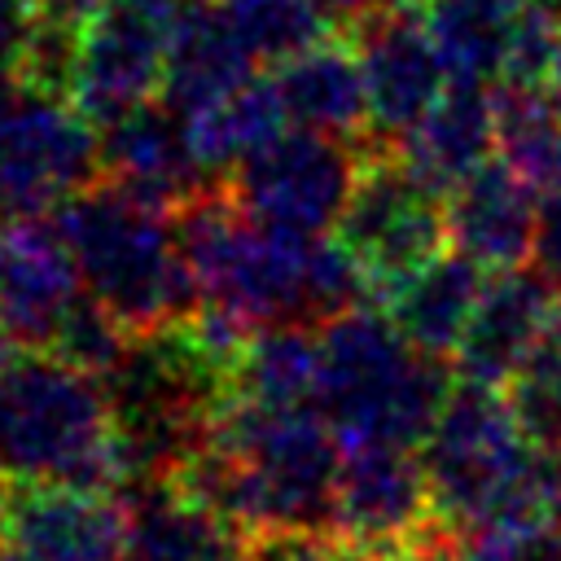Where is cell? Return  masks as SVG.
Here are the masks:
<instances>
[{
	"instance_id": "6da1fadb",
	"label": "cell",
	"mask_w": 561,
	"mask_h": 561,
	"mask_svg": "<svg viewBox=\"0 0 561 561\" xmlns=\"http://www.w3.org/2000/svg\"><path fill=\"white\" fill-rule=\"evenodd\" d=\"M175 224L197 285V311L245 337L272 324H324L373 298L359 259L337 232L259 224L232 193H197L180 206Z\"/></svg>"
},
{
	"instance_id": "7a4b0ae2",
	"label": "cell",
	"mask_w": 561,
	"mask_h": 561,
	"mask_svg": "<svg viewBox=\"0 0 561 561\" xmlns=\"http://www.w3.org/2000/svg\"><path fill=\"white\" fill-rule=\"evenodd\" d=\"M342 438L316 403L276 408L224 394L202 443L171 482L224 513L250 539L329 535Z\"/></svg>"
},
{
	"instance_id": "3957f363",
	"label": "cell",
	"mask_w": 561,
	"mask_h": 561,
	"mask_svg": "<svg viewBox=\"0 0 561 561\" xmlns=\"http://www.w3.org/2000/svg\"><path fill=\"white\" fill-rule=\"evenodd\" d=\"M517 421L500 386L456 381L421 443L443 530L469 535L557 508L552 460Z\"/></svg>"
},
{
	"instance_id": "277c9868",
	"label": "cell",
	"mask_w": 561,
	"mask_h": 561,
	"mask_svg": "<svg viewBox=\"0 0 561 561\" xmlns=\"http://www.w3.org/2000/svg\"><path fill=\"white\" fill-rule=\"evenodd\" d=\"M57 228L75 254L88 298H96L136 337L171 329L197 311L193 267L175 210L92 180L57 210Z\"/></svg>"
},
{
	"instance_id": "5b68a950",
	"label": "cell",
	"mask_w": 561,
	"mask_h": 561,
	"mask_svg": "<svg viewBox=\"0 0 561 561\" xmlns=\"http://www.w3.org/2000/svg\"><path fill=\"white\" fill-rule=\"evenodd\" d=\"M0 482L118 491L127 460L96 373L53 355H18L0 377Z\"/></svg>"
},
{
	"instance_id": "8992f818",
	"label": "cell",
	"mask_w": 561,
	"mask_h": 561,
	"mask_svg": "<svg viewBox=\"0 0 561 561\" xmlns=\"http://www.w3.org/2000/svg\"><path fill=\"white\" fill-rule=\"evenodd\" d=\"M451 386L443 359L412 346L386 307H351L320 324L316 408L342 443L421 447Z\"/></svg>"
},
{
	"instance_id": "52a82bcc",
	"label": "cell",
	"mask_w": 561,
	"mask_h": 561,
	"mask_svg": "<svg viewBox=\"0 0 561 561\" xmlns=\"http://www.w3.org/2000/svg\"><path fill=\"white\" fill-rule=\"evenodd\" d=\"M96 171L101 131L79 101L26 70L0 75V210H61Z\"/></svg>"
},
{
	"instance_id": "ba28073f",
	"label": "cell",
	"mask_w": 561,
	"mask_h": 561,
	"mask_svg": "<svg viewBox=\"0 0 561 561\" xmlns=\"http://www.w3.org/2000/svg\"><path fill=\"white\" fill-rule=\"evenodd\" d=\"M421 451L403 443H342L329 539L377 561H412L443 539Z\"/></svg>"
},
{
	"instance_id": "9c48e42d",
	"label": "cell",
	"mask_w": 561,
	"mask_h": 561,
	"mask_svg": "<svg viewBox=\"0 0 561 561\" xmlns=\"http://www.w3.org/2000/svg\"><path fill=\"white\" fill-rule=\"evenodd\" d=\"M364 158L368 153H355L346 136L285 127L228 175V193L259 224L285 232H333Z\"/></svg>"
},
{
	"instance_id": "30bf717a",
	"label": "cell",
	"mask_w": 561,
	"mask_h": 561,
	"mask_svg": "<svg viewBox=\"0 0 561 561\" xmlns=\"http://www.w3.org/2000/svg\"><path fill=\"white\" fill-rule=\"evenodd\" d=\"M342 245L359 259L373 298L399 285L408 272L430 263L447 241L443 193H434L421 175L403 167V158L368 153L351 202L333 228Z\"/></svg>"
},
{
	"instance_id": "8fae6325",
	"label": "cell",
	"mask_w": 561,
	"mask_h": 561,
	"mask_svg": "<svg viewBox=\"0 0 561 561\" xmlns=\"http://www.w3.org/2000/svg\"><path fill=\"white\" fill-rule=\"evenodd\" d=\"M184 0H110L75 31L70 96L101 127L162 92Z\"/></svg>"
},
{
	"instance_id": "7c38bea8",
	"label": "cell",
	"mask_w": 561,
	"mask_h": 561,
	"mask_svg": "<svg viewBox=\"0 0 561 561\" xmlns=\"http://www.w3.org/2000/svg\"><path fill=\"white\" fill-rule=\"evenodd\" d=\"M0 543L35 561H123L127 504L114 491L0 482Z\"/></svg>"
},
{
	"instance_id": "4fadbf2b",
	"label": "cell",
	"mask_w": 561,
	"mask_h": 561,
	"mask_svg": "<svg viewBox=\"0 0 561 561\" xmlns=\"http://www.w3.org/2000/svg\"><path fill=\"white\" fill-rule=\"evenodd\" d=\"M373 140H394L447 92V61L416 9H381L355 22Z\"/></svg>"
},
{
	"instance_id": "5bb4252c",
	"label": "cell",
	"mask_w": 561,
	"mask_h": 561,
	"mask_svg": "<svg viewBox=\"0 0 561 561\" xmlns=\"http://www.w3.org/2000/svg\"><path fill=\"white\" fill-rule=\"evenodd\" d=\"M83 294L88 289L57 219L13 215L0 224V324L13 342L48 351Z\"/></svg>"
},
{
	"instance_id": "9a60e30c",
	"label": "cell",
	"mask_w": 561,
	"mask_h": 561,
	"mask_svg": "<svg viewBox=\"0 0 561 561\" xmlns=\"http://www.w3.org/2000/svg\"><path fill=\"white\" fill-rule=\"evenodd\" d=\"M561 316V294L539 272H491L478 311L451 355V373L478 386H508Z\"/></svg>"
},
{
	"instance_id": "2e32d148",
	"label": "cell",
	"mask_w": 561,
	"mask_h": 561,
	"mask_svg": "<svg viewBox=\"0 0 561 561\" xmlns=\"http://www.w3.org/2000/svg\"><path fill=\"white\" fill-rule=\"evenodd\" d=\"M96 131H101V171L127 193L167 210H180L197 193H206V171L193 153L188 118L175 105L145 101L101 123Z\"/></svg>"
},
{
	"instance_id": "e0dca14e",
	"label": "cell",
	"mask_w": 561,
	"mask_h": 561,
	"mask_svg": "<svg viewBox=\"0 0 561 561\" xmlns=\"http://www.w3.org/2000/svg\"><path fill=\"white\" fill-rule=\"evenodd\" d=\"M447 241L482 272H508L530 259L539 193L500 158H486L473 175H465L447 197Z\"/></svg>"
},
{
	"instance_id": "ac0fdd59",
	"label": "cell",
	"mask_w": 561,
	"mask_h": 561,
	"mask_svg": "<svg viewBox=\"0 0 561 561\" xmlns=\"http://www.w3.org/2000/svg\"><path fill=\"white\" fill-rule=\"evenodd\" d=\"M254 539L180 482H140L127 504L123 561H250Z\"/></svg>"
},
{
	"instance_id": "d6986e66",
	"label": "cell",
	"mask_w": 561,
	"mask_h": 561,
	"mask_svg": "<svg viewBox=\"0 0 561 561\" xmlns=\"http://www.w3.org/2000/svg\"><path fill=\"white\" fill-rule=\"evenodd\" d=\"M495 149V92L486 83H447V92L399 136V158L434 193H451Z\"/></svg>"
},
{
	"instance_id": "ffe728a7",
	"label": "cell",
	"mask_w": 561,
	"mask_h": 561,
	"mask_svg": "<svg viewBox=\"0 0 561 561\" xmlns=\"http://www.w3.org/2000/svg\"><path fill=\"white\" fill-rule=\"evenodd\" d=\"M272 79L285 101L289 127H311L346 140L355 131H368V92L355 39L324 35L272 66Z\"/></svg>"
},
{
	"instance_id": "44dd1931",
	"label": "cell",
	"mask_w": 561,
	"mask_h": 561,
	"mask_svg": "<svg viewBox=\"0 0 561 561\" xmlns=\"http://www.w3.org/2000/svg\"><path fill=\"white\" fill-rule=\"evenodd\" d=\"M482 285H486V272L473 259H465L460 250H451V254L438 250L430 263L408 272L399 285H390L377 302L386 307V316L399 324V333L412 346L447 359V355H456V346L478 311Z\"/></svg>"
},
{
	"instance_id": "7402d4cb",
	"label": "cell",
	"mask_w": 561,
	"mask_h": 561,
	"mask_svg": "<svg viewBox=\"0 0 561 561\" xmlns=\"http://www.w3.org/2000/svg\"><path fill=\"white\" fill-rule=\"evenodd\" d=\"M259 75V61L241 48L232 26L224 22L215 0H184L180 26L171 35L167 75H162V101L180 114H193L224 96L228 88Z\"/></svg>"
},
{
	"instance_id": "603a6c76",
	"label": "cell",
	"mask_w": 561,
	"mask_h": 561,
	"mask_svg": "<svg viewBox=\"0 0 561 561\" xmlns=\"http://www.w3.org/2000/svg\"><path fill=\"white\" fill-rule=\"evenodd\" d=\"M184 118H188L193 153L206 175H232L250 153H259L272 136L289 127V114L272 75H250L245 83L228 88L224 96H215L210 105Z\"/></svg>"
},
{
	"instance_id": "cb8c5ba5",
	"label": "cell",
	"mask_w": 561,
	"mask_h": 561,
	"mask_svg": "<svg viewBox=\"0 0 561 561\" xmlns=\"http://www.w3.org/2000/svg\"><path fill=\"white\" fill-rule=\"evenodd\" d=\"M224 394L276 408H302L320 394V333L311 324H272L245 337Z\"/></svg>"
},
{
	"instance_id": "d4e9b609",
	"label": "cell",
	"mask_w": 561,
	"mask_h": 561,
	"mask_svg": "<svg viewBox=\"0 0 561 561\" xmlns=\"http://www.w3.org/2000/svg\"><path fill=\"white\" fill-rule=\"evenodd\" d=\"M522 0H425L421 22L434 35L456 83H500Z\"/></svg>"
},
{
	"instance_id": "484cf974",
	"label": "cell",
	"mask_w": 561,
	"mask_h": 561,
	"mask_svg": "<svg viewBox=\"0 0 561 561\" xmlns=\"http://www.w3.org/2000/svg\"><path fill=\"white\" fill-rule=\"evenodd\" d=\"M495 153L539 197L561 188V105L543 88L500 83L495 92Z\"/></svg>"
},
{
	"instance_id": "4316f807",
	"label": "cell",
	"mask_w": 561,
	"mask_h": 561,
	"mask_svg": "<svg viewBox=\"0 0 561 561\" xmlns=\"http://www.w3.org/2000/svg\"><path fill=\"white\" fill-rule=\"evenodd\" d=\"M241 48L259 66H280L307 44L324 39L329 18L311 0H215Z\"/></svg>"
},
{
	"instance_id": "83f0119b",
	"label": "cell",
	"mask_w": 561,
	"mask_h": 561,
	"mask_svg": "<svg viewBox=\"0 0 561 561\" xmlns=\"http://www.w3.org/2000/svg\"><path fill=\"white\" fill-rule=\"evenodd\" d=\"M517 421L526 425V434L557 451L561 447V316L557 324L543 333V342L535 346V355L517 368V377L504 386Z\"/></svg>"
},
{
	"instance_id": "f1b7e54d",
	"label": "cell",
	"mask_w": 561,
	"mask_h": 561,
	"mask_svg": "<svg viewBox=\"0 0 561 561\" xmlns=\"http://www.w3.org/2000/svg\"><path fill=\"white\" fill-rule=\"evenodd\" d=\"M557 44H561V9L552 0H522L513 35H508V57H504L500 83L543 88V75L552 66Z\"/></svg>"
},
{
	"instance_id": "f546056e",
	"label": "cell",
	"mask_w": 561,
	"mask_h": 561,
	"mask_svg": "<svg viewBox=\"0 0 561 561\" xmlns=\"http://www.w3.org/2000/svg\"><path fill=\"white\" fill-rule=\"evenodd\" d=\"M460 561H561V526L548 517L460 535Z\"/></svg>"
},
{
	"instance_id": "4dcf8cb0",
	"label": "cell",
	"mask_w": 561,
	"mask_h": 561,
	"mask_svg": "<svg viewBox=\"0 0 561 561\" xmlns=\"http://www.w3.org/2000/svg\"><path fill=\"white\" fill-rule=\"evenodd\" d=\"M44 26L39 0H0V75L22 70Z\"/></svg>"
},
{
	"instance_id": "1f68e13d",
	"label": "cell",
	"mask_w": 561,
	"mask_h": 561,
	"mask_svg": "<svg viewBox=\"0 0 561 561\" xmlns=\"http://www.w3.org/2000/svg\"><path fill=\"white\" fill-rule=\"evenodd\" d=\"M530 263L561 294V188L548 193V197H539V224H535Z\"/></svg>"
},
{
	"instance_id": "d6a6232c",
	"label": "cell",
	"mask_w": 561,
	"mask_h": 561,
	"mask_svg": "<svg viewBox=\"0 0 561 561\" xmlns=\"http://www.w3.org/2000/svg\"><path fill=\"white\" fill-rule=\"evenodd\" d=\"M250 561H346L342 548L324 535H263L250 548Z\"/></svg>"
},
{
	"instance_id": "836d02e7",
	"label": "cell",
	"mask_w": 561,
	"mask_h": 561,
	"mask_svg": "<svg viewBox=\"0 0 561 561\" xmlns=\"http://www.w3.org/2000/svg\"><path fill=\"white\" fill-rule=\"evenodd\" d=\"M110 0H39V9H44V22H53V26H66V31H79L92 13H101Z\"/></svg>"
},
{
	"instance_id": "e575fe53",
	"label": "cell",
	"mask_w": 561,
	"mask_h": 561,
	"mask_svg": "<svg viewBox=\"0 0 561 561\" xmlns=\"http://www.w3.org/2000/svg\"><path fill=\"white\" fill-rule=\"evenodd\" d=\"M329 22H359L364 13H373V0H311Z\"/></svg>"
},
{
	"instance_id": "d590c367",
	"label": "cell",
	"mask_w": 561,
	"mask_h": 561,
	"mask_svg": "<svg viewBox=\"0 0 561 561\" xmlns=\"http://www.w3.org/2000/svg\"><path fill=\"white\" fill-rule=\"evenodd\" d=\"M543 92L561 105V44H557V53H552V66H548V75H543Z\"/></svg>"
},
{
	"instance_id": "8d00e7d4",
	"label": "cell",
	"mask_w": 561,
	"mask_h": 561,
	"mask_svg": "<svg viewBox=\"0 0 561 561\" xmlns=\"http://www.w3.org/2000/svg\"><path fill=\"white\" fill-rule=\"evenodd\" d=\"M13 346H18V342H13V333L0 324V377H4V373L13 368V359H18V351H13Z\"/></svg>"
},
{
	"instance_id": "74e56055",
	"label": "cell",
	"mask_w": 561,
	"mask_h": 561,
	"mask_svg": "<svg viewBox=\"0 0 561 561\" xmlns=\"http://www.w3.org/2000/svg\"><path fill=\"white\" fill-rule=\"evenodd\" d=\"M552 491H557V508H561V447L552 456Z\"/></svg>"
},
{
	"instance_id": "f35d334b",
	"label": "cell",
	"mask_w": 561,
	"mask_h": 561,
	"mask_svg": "<svg viewBox=\"0 0 561 561\" xmlns=\"http://www.w3.org/2000/svg\"><path fill=\"white\" fill-rule=\"evenodd\" d=\"M0 561H35V557H26V552H18V548L0 543Z\"/></svg>"
},
{
	"instance_id": "ab89813d",
	"label": "cell",
	"mask_w": 561,
	"mask_h": 561,
	"mask_svg": "<svg viewBox=\"0 0 561 561\" xmlns=\"http://www.w3.org/2000/svg\"><path fill=\"white\" fill-rule=\"evenodd\" d=\"M552 4H557V9H561V0H552Z\"/></svg>"
},
{
	"instance_id": "60d3db41",
	"label": "cell",
	"mask_w": 561,
	"mask_h": 561,
	"mask_svg": "<svg viewBox=\"0 0 561 561\" xmlns=\"http://www.w3.org/2000/svg\"><path fill=\"white\" fill-rule=\"evenodd\" d=\"M0 215H4V210H0Z\"/></svg>"
}]
</instances>
